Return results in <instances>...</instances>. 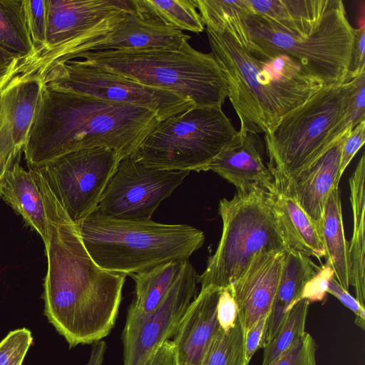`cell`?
I'll return each instance as SVG.
<instances>
[{"mask_svg":"<svg viewBox=\"0 0 365 365\" xmlns=\"http://www.w3.org/2000/svg\"><path fill=\"white\" fill-rule=\"evenodd\" d=\"M274 185L270 192L273 206L288 250L319 259L324 257L319 225L299 205L286 179L274 177Z\"/></svg>","mask_w":365,"mask_h":365,"instance_id":"cell-19","label":"cell"},{"mask_svg":"<svg viewBox=\"0 0 365 365\" xmlns=\"http://www.w3.org/2000/svg\"><path fill=\"white\" fill-rule=\"evenodd\" d=\"M0 197L45 242L46 213L43 197L32 173L23 168L19 162L0 182Z\"/></svg>","mask_w":365,"mask_h":365,"instance_id":"cell-23","label":"cell"},{"mask_svg":"<svg viewBox=\"0 0 365 365\" xmlns=\"http://www.w3.org/2000/svg\"><path fill=\"white\" fill-rule=\"evenodd\" d=\"M0 48L23 58L35 60L24 0H0Z\"/></svg>","mask_w":365,"mask_h":365,"instance_id":"cell-29","label":"cell"},{"mask_svg":"<svg viewBox=\"0 0 365 365\" xmlns=\"http://www.w3.org/2000/svg\"><path fill=\"white\" fill-rule=\"evenodd\" d=\"M261 145L258 135L238 130L204 171L215 172L232 184L237 191L259 187L271 192L274 187V178Z\"/></svg>","mask_w":365,"mask_h":365,"instance_id":"cell-17","label":"cell"},{"mask_svg":"<svg viewBox=\"0 0 365 365\" xmlns=\"http://www.w3.org/2000/svg\"><path fill=\"white\" fill-rule=\"evenodd\" d=\"M365 141V120L356 125L345 138L341 151L340 163L337 182L340 179L346 167L354 157L357 151L361 148Z\"/></svg>","mask_w":365,"mask_h":365,"instance_id":"cell-38","label":"cell"},{"mask_svg":"<svg viewBox=\"0 0 365 365\" xmlns=\"http://www.w3.org/2000/svg\"><path fill=\"white\" fill-rule=\"evenodd\" d=\"M185 262H170L132 275L135 282V296L128 309L142 314L155 310L181 274Z\"/></svg>","mask_w":365,"mask_h":365,"instance_id":"cell-28","label":"cell"},{"mask_svg":"<svg viewBox=\"0 0 365 365\" xmlns=\"http://www.w3.org/2000/svg\"><path fill=\"white\" fill-rule=\"evenodd\" d=\"M327 293L337 298L346 308L356 316L355 324L362 330L365 329V307L354 297L349 291L344 289L333 275L329 281Z\"/></svg>","mask_w":365,"mask_h":365,"instance_id":"cell-42","label":"cell"},{"mask_svg":"<svg viewBox=\"0 0 365 365\" xmlns=\"http://www.w3.org/2000/svg\"><path fill=\"white\" fill-rule=\"evenodd\" d=\"M353 43L349 64L345 82L350 81L365 73V26L353 29Z\"/></svg>","mask_w":365,"mask_h":365,"instance_id":"cell-40","label":"cell"},{"mask_svg":"<svg viewBox=\"0 0 365 365\" xmlns=\"http://www.w3.org/2000/svg\"><path fill=\"white\" fill-rule=\"evenodd\" d=\"M363 120H365V73L354 78V90L341 126L346 132Z\"/></svg>","mask_w":365,"mask_h":365,"instance_id":"cell-37","label":"cell"},{"mask_svg":"<svg viewBox=\"0 0 365 365\" xmlns=\"http://www.w3.org/2000/svg\"><path fill=\"white\" fill-rule=\"evenodd\" d=\"M24 4L29 31L37 56L43 50L46 40V2L45 0H24Z\"/></svg>","mask_w":365,"mask_h":365,"instance_id":"cell-35","label":"cell"},{"mask_svg":"<svg viewBox=\"0 0 365 365\" xmlns=\"http://www.w3.org/2000/svg\"><path fill=\"white\" fill-rule=\"evenodd\" d=\"M190 39V36L182 31L142 13L137 6L136 10L126 14L115 29L89 39L54 63L73 60L76 56L88 51L146 48L178 50Z\"/></svg>","mask_w":365,"mask_h":365,"instance_id":"cell-15","label":"cell"},{"mask_svg":"<svg viewBox=\"0 0 365 365\" xmlns=\"http://www.w3.org/2000/svg\"><path fill=\"white\" fill-rule=\"evenodd\" d=\"M91 352L86 365H103L107 345L103 340L91 344Z\"/></svg>","mask_w":365,"mask_h":365,"instance_id":"cell-46","label":"cell"},{"mask_svg":"<svg viewBox=\"0 0 365 365\" xmlns=\"http://www.w3.org/2000/svg\"><path fill=\"white\" fill-rule=\"evenodd\" d=\"M354 87V78L324 85L264 133L273 178L293 180L346 133L341 124Z\"/></svg>","mask_w":365,"mask_h":365,"instance_id":"cell-6","label":"cell"},{"mask_svg":"<svg viewBox=\"0 0 365 365\" xmlns=\"http://www.w3.org/2000/svg\"><path fill=\"white\" fill-rule=\"evenodd\" d=\"M237 133L222 107H195L160 121L133 156L158 169L204 171Z\"/></svg>","mask_w":365,"mask_h":365,"instance_id":"cell-8","label":"cell"},{"mask_svg":"<svg viewBox=\"0 0 365 365\" xmlns=\"http://www.w3.org/2000/svg\"><path fill=\"white\" fill-rule=\"evenodd\" d=\"M77 226L99 267L130 276L170 262L187 261L205 241L203 232L190 225L118 219L96 210Z\"/></svg>","mask_w":365,"mask_h":365,"instance_id":"cell-4","label":"cell"},{"mask_svg":"<svg viewBox=\"0 0 365 365\" xmlns=\"http://www.w3.org/2000/svg\"><path fill=\"white\" fill-rule=\"evenodd\" d=\"M81 63L160 88L192 101L196 107H222L228 96L226 79L212 52L189 42L178 50L146 48L88 51Z\"/></svg>","mask_w":365,"mask_h":365,"instance_id":"cell-5","label":"cell"},{"mask_svg":"<svg viewBox=\"0 0 365 365\" xmlns=\"http://www.w3.org/2000/svg\"><path fill=\"white\" fill-rule=\"evenodd\" d=\"M147 365H177L173 341H165Z\"/></svg>","mask_w":365,"mask_h":365,"instance_id":"cell-45","label":"cell"},{"mask_svg":"<svg viewBox=\"0 0 365 365\" xmlns=\"http://www.w3.org/2000/svg\"><path fill=\"white\" fill-rule=\"evenodd\" d=\"M319 230L326 263L332 268L339 284L349 291L351 281V264L349 242L344 234L339 187H334L329 195Z\"/></svg>","mask_w":365,"mask_h":365,"instance_id":"cell-25","label":"cell"},{"mask_svg":"<svg viewBox=\"0 0 365 365\" xmlns=\"http://www.w3.org/2000/svg\"><path fill=\"white\" fill-rule=\"evenodd\" d=\"M190 173L148 167L133 155L125 158L108 182L96 211L118 219L150 220Z\"/></svg>","mask_w":365,"mask_h":365,"instance_id":"cell-13","label":"cell"},{"mask_svg":"<svg viewBox=\"0 0 365 365\" xmlns=\"http://www.w3.org/2000/svg\"><path fill=\"white\" fill-rule=\"evenodd\" d=\"M159 123L149 109L55 88L43 82L23 152L29 168L94 147L113 149L123 160L135 153Z\"/></svg>","mask_w":365,"mask_h":365,"instance_id":"cell-2","label":"cell"},{"mask_svg":"<svg viewBox=\"0 0 365 365\" xmlns=\"http://www.w3.org/2000/svg\"><path fill=\"white\" fill-rule=\"evenodd\" d=\"M42 83V76L32 70L14 77L1 91L14 143L22 151L38 106Z\"/></svg>","mask_w":365,"mask_h":365,"instance_id":"cell-24","label":"cell"},{"mask_svg":"<svg viewBox=\"0 0 365 365\" xmlns=\"http://www.w3.org/2000/svg\"><path fill=\"white\" fill-rule=\"evenodd\" d=\"M33 58H15L0 63V93L16 76L33 70Z\"/></svg>","mask_w":365,"mask_h":365,"instance_id":"cell-43","label":"cell"},{"mask_svg":"<svg viewBox=\"0 0 365 365\" xmlns=\"http://www.w3.org/2000/svg\"><path fill=\"white\" fill-rule=\"evenodd\" d=\"M350 202L353 213L354 230L349 242L351 264V286L355 298L365 307V156L363 154L349 178Z\"/></svg>","mask_w":365,"mask_h":365,"instance_id":"cell-26","label":"cell"},{"mask_svg":"<svg viewBox=\"0 0 365 365\" xmlns=\"http://www.w3.org/2000/svg\"><path fill=\"white\" fill-rule=\"evenodd\" d=\"M142 13L175 29L200 33L205 29L195 0H135Z\"/></svg>","mask_w":365,"mask_h":365,"instance_id":"cell-30","label":"cell"},{"mask_svg":"<svg viewBox=\"0 0 365 365\" xmlns=\"http://www.w3.org/2000/svg\"><path fill=\"white\" fill-rule=\"evenodd\" d=\"M219 327L223 331L233 328L238 321L237 307L229 287L222 289L217 307Z\"/></svg>","mask_w":365,"mask_h":365,"instance_id":"cell-41","label":"cell"},{"mask_svg":"<svg viewBox=\"0 0 365 365\" xmlns=\"http://www.w3.org/2000/svg\"><path fill=\"white\" fill-rule=\"evenodd\" d=\"M218 213L222 235L205 271L197 276L200 289L227 287L256 255L288 250L269 190L254 187L236 191L232 199L220 200Z\"/></svg>","mask_w":365,"mask_h":365,"instance_id":"cell-7","label":"cell"},{"mask_svg":"<svg viewBox=\"0 0 365 365\" xmlns=\"http://www.w3.org/2000/svg\"><path fill=\"white\" fill-rule=\"evenodd\" d=\"M249 3L253 15L301 36L317 31L344 5L341 0H249Z\"/></svg>","mask_w":365,"mask_h":365,"instance_id":"cell-21","label":"cell"},{"mask_svg":"<svg viewBox=\"0 0 365 365\" xmlns=\"http://www.w3.org/2000/svg\"><path fill=\"white\" fill-rule=\"evenodd\" d=\"M319 269L309 257L292 250L286 251L282 273L267 321L263 347L274 338L288 312L299 301L305 285Z\"/></svg>","mask_w":365,"mask_h":365,"instance_id":"cell-22","label":"cell"},{"mask_svg":"<svg viewBox=\"0 0 365 365\" xmlns=\"http://www.w3.org/2000/svg\"><path fill=\"white\" fill-rule=\"evenodd\" d=\"M350 131L345 133L309 168L293 180H287L299 205L319 226L329 195L334 187H339L337 176L341 148Z\"/></svg>","mask_w":365,"mask_h":365,"instance_id":"cell-20","label":"cell"},{"mask_svg":"<svg viewBox=\"0 0 365 365\" xmlns=\"http://www.w3.org/2000/svg\"><path fill=\"white\" fill-rule=\"evenodd\" d=\"M34 176L46 213L44 315L70 348L102 340L115 324L126 275L94 262L43 175Z\"/></svg>","mask_w":365,"mask_h":365,"instance_id":"cell-1","label":"cell"},{"mask_svg":"<svg viewBox=\"0 0 365 365\" xmlns=\"http://www.w3.org/2000/svg\"><path fill=\"white\" fill-rule=\"evenodd\" d=\"M269 315L260 318L245 334V353L249 364L255 352L263 347L264 336Z\"/></svg>","mask_w":365,"mask_h":365,"instance_id":"cell-44","label":"cell"},{"mask_svg":"<svg viewBox=\"0 0 365 365\" xmlns=\"http://www.w3.org/2000/svg\"><path fill=\"white\" fill-rule=\"evenodd\" d=\"M33 342L28 329L11 331L0 342V365H22Z\"/></svg>","mask_w":365,"mask_h":365,"instance_id":"cell-34","label":"cell"},{"mask_svg":"<svg viewBox=\"0 0 365 365\" xmlns=\"http://www.w3.org/2000/svg\"><path fill=\"white\" fill-rule=\"evenodd\" d=\"M107 147L83 148L37 168L71 220L76 225L95 212L121 160Z\"/></svg>","mask_w":365,"mask_h":365,"instance_id":"cell-12","label":"cell"},{"mask_svg":"<svg viewBox=\"0 0 365 365\" xmlns=\"http://www.w3.org/2000/svg\"><path fill=\"white\" fill-rule=\"evenodd\" d=\"M15 58H21V57H19L14 54H12L11 53L2 49L1 48H0V63L10 61Z\"/></svg>","mask_w":365,"mask_h":365,"instance_id":"cell-47","label":"cell"},{"mask_svg":"<svg viewBox=\"0 0 365 365\" xmlns=\"http://www.w3.org/2000/svg\"><path fill=\"white\" fill-rule=\"evenodd\" d=\"M37 73L45 84L53 88L147 108L160 121L196 107L192 101L171 92L83 65L75 59L54 63Z\"/></svg>","mask_w":365,"mask_h":365,"instance_id":"cell-10","label":"cell"},{"mask_svg":"<svg viewBox=\"0 0 365 365\" xmlns=\"http://www.w3.org/2000/svg\"><path fill=\"white\" fill-rule=\"evenodd\" d=\"M197 274L189 260L160 304L148 314L128 309L123 331V365H147L163 344L171 340L196 297Z\"/></svg>","mask_w":365,"mask_h":365,"instance_id":"cell-14","label":"cell"},{"mask_svg":"<svg viewBox=\"0 0 365 365\" xmlns=\"http://www.w3.org/2000/svg\"><path fill=\"white\" fill-rule=\"evenodd\" d=\"M250 48L284 54L324 85L345 82L351 62L353 27L344 5L317 31L301 36L288 32L258 15H247Z\"/></svg>","mask_w":365,"mask_h":365,"instance_id":"cell-9","label":"cell"},{"mask_svg":"<svg viewBox=\"0 0 365 365\" xmlns=\"http://www.w3.org/2000/svg\"><path fill=\"white\" fill-rule=\"evenodd\" d=\"M222 289L207 287L189 305L171 341L177 365H200L219 328L217 307Z\"/></svg>","mask_w":365,"mask_h":365,"instance_id":"cell-18","label":"cell"},{"mask_svg":"<svg viewBox=\"0 0 365 365\" xmlns=\"http://www.w3.org/2000/svg\"><path fill=\"white\" fill-rule=\"evenodd\" d=\"M195 1L206 28L223 33L241 47L250 48L246 17L253 15V11L249 0Z\"/></svg>","mask_w":365,"mask_h":365,"instance_id":"cell-27","label":"cell"},{"mask_svg":"<svg viewBox=\"0 0 365 365\" xmlns=\"http://www.w3.org/2000/svg\"><path fill=\"white\" fill-rule=\"evenodd\" d=\"M46 32L36 57L38 70L59 61L91 38L115 29L137 9L135 0H45Z\"/></svg>","mask_w":365,"mask_h":365,"instance_id":"cell-11","label":"cell"},{"mask_svg":"<svg viewBox=\"0 0 365 365\" xmlns=\"http://www.w3.org/2000/svg\"><path fill=\"white\" fill-rule=\"evenodd\" d=\"M205 29L226 79L240 131L265 133L324 86L287 55L246 49L223 33Z\"/></svg>","mask_w":365,"mask_h":365,"instance_id":"cell-3","label":"cell"},{"mask_svg":"<svg viewBox=\"0 0 365 365\" xmlns=\"http://www.w3.org/2000/svg\"><path fill=\"white\" fill-rule=\"evenodd\" d=\"M334 275L332 268L325 263L320 267L316 275L305 285L299 301L306 299L309 303L322 301L327 293L329 281Z\"/></svg>","mask_w":365,"mask_h":365,"instance_id":"cell-39","label":"cell"},{"mask_svg":"<svg viewBox=\"0 0 365 365\" xmlns=\"http://www.w3.org/2000/svg\"><path fill=\"white\" fill-rule=\"evenodd\" d=\"M22 150L16 146L8 112L0 93V182L11 170L15 163L19 162Z\"/></svg>","mask_w":365,"mask_h":365,"instance_id":"cell-33","label":"cell"},{"mask_svg":"<svg viewBox=\"0 0 365 365\" xmlns=\"http://www.w3.org/2000/svg\"><path fill=\"white\" fill-rule=\"evenodd\" d=\"M245 353V331L237 321L228 331L217 329L200 365H248Z\"/></svg>","mask_w":365,"mask_h":365,"instance_id":"cell-32","label":"cell"},{"mask_svg":"<svg viewBox=\"0 0 365 365\" xmlns=\"http://www.w3.org/2000/svg\"><path fill=\"white\" fill-rule=\"evenodd\" d=\"M309 304L302 299L290 309L274 338L263 347L261 365H272L305 334Z\"/></svg>","mask_w":365,"mask_h":365,"instance_id":"cell-31","label":"cell"},{"mask_svg":"<svg viewBox=\"0 0 365 365\" xmlns=\"http://www.w3.org/2000/svg\"><path fill=\"white\" fill-rule=\"evenodd\" d=\"M312 336L306 332L272 365H317V350Z\"/></svg>","mask_w":365,"mask_h":365,"instance_id":"cell-36","label":"cell"},{"mask_svg":"<svg viewBox=\"0 0 365 365\" xmlns=\"http://www.w3.org/2000/svg\"><path fill=\"white\" fill-rule=\"evenodd\" d=\"M286 251L256 255L229 287L237 307L238 321L245 334L269 315L282 273Z\"/></svg>","mask_w":365,"mask_h":365,"instance_id":"cell-16","label":"cell"}]
</instances>
